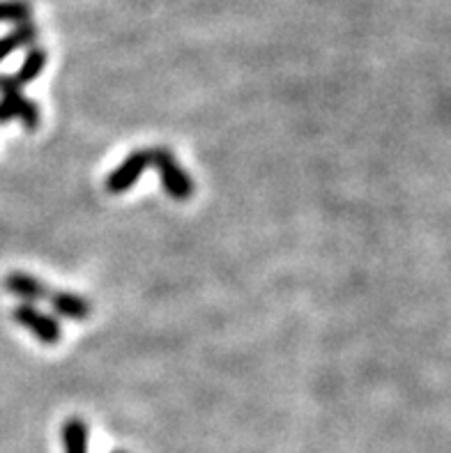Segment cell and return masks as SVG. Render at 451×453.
<instances>
[{
	"mask_svg": "<svg viewBox=\"0 0 451 453\" xmlns=\"http://www.w3.org/2000/svg\"><path fill=\"white\" fill-rule=\"evenodd\" d=\"M10 120H21L26 132H37L42 115L37 104L23 95L14 76L0 74V125Z\"/></svg>",
	"mask_w": 451,
	"mask_h": 453,
	"instance_id": "cell-1",
	"label": "cell"
},
{
	"mask_svg": "<svg viewBox=\"0 0 451 453\" xmlns=\"http://www.w3.org/2000/svg\"><path fill=\"white\" fill-rule=\"evenodd\" d=\"M150 152H152V166L154 171L159 173L161 189L166 191V196H171L173 201L177 203L189 201L196 191L194 180H191V175L180 166L177 157L173 155L166 145L150 148Z\"/></svg>",
	"mask_w": 451,
	"mask_h": 453,
	"instance_id": "cell-2",
	"label": "cell"
},
{
	"mask_svg": "<svg viewBox=\"0 0 451 453\" xmlns=\"http://www.w3.org/2000/svg\"><path fill=\"white\" fill-rule=\"evenodd\" d=\"M12 318L17 325H21L26 332H30L35 339L44 345H56L63 339V327L58 322L56 316L51 313H44L35 304H19L12 309Z\"/></svg>",
	"mask_w": 451,
	"mask_h": 453,
	"instance_id": "cell-3",
	"label": "cell"
},
{
	"mask_svg": "<svg viewBox=\"0 0 451 453\" xmlns=\"http://www.w3.org/2000/svg\"><path fill=\"white\" fill-rule=\"evenodd\" d=\"M152 166V152L150 150H134L132 155H127L125 159L109 173V178L104 182L106 191L111 196H121L129 191L138 178L144 175L148 168Z\"/></svg>",
	"mask_w": 451,
	"mask_h": 453,
	"instance_id": "cell-4",
	"label": "cell"
},
{
	"mask_svg": "<svg viewBox=\"0 0 451 453\" xmlns=\"http://www.w3.org/2000/svg\"><path fill=\"white\" fill-rule=\"evenodd\" d=\"M5 290L21 299L23 304H37L51 297V288L28 272H10L5 276Z\"/></svg>",
	"mask_w": 451,
	"mask_h": 453,
	"instance_id": "cell-5",
	"label": "cell"
},
{
	"mask_svg": "<svg viewBox=\"0 0 451 453\" xmlns=\"http://www.w3.org/2000/svg\"><path fill=\"white\" fill-rule=\"evenodd\" d=\"M46 302H51L56 316L67 318V320L81 322L90 318V302L86 297H81V295L69 293V290H51V297Z\"/></svg>",
	"mask_w": 451,
	"mask_h": 453,
	"instance_id": "cell-6",
	"label": "cell"
},
{
	"mask_svg": "<svg viewBox=\"0 0 451 453\" xmlns=\"http://www.w3.org/2000/svg\"><path fill=\"white\" fill-rule=\"evenodd\" d=\"M35 40H37V26H35L33 21L19 23V26H14V28L10 30V33L0 35V63L7 60L14 51L23 49V46H26V49L33 46Z\"/></svg>",
	"mask_w": 451,
	"mask_h": 453,
	"instance_id": "cell-7",
	"label": "cell"
},
{
	"mask_svg": "<svg viewBox=\"0 0 451 453\" xmlns=\"http://www.w3.org/2000/svg\"><path fill=\"white\" fill-rule=\"evenodd\" d=\"M65 453H88V440H90V428L81 417H69L60 428Z\"/></svg>",
	"mask_w": 451,
	"mask_h": 453,
	"instance_id": "cell-8",
	"label": "cell"
},
{
	"mask_svg": "<svg viewBox=\"0 0 451 453\" xmlns=\"http://www.w3.org/2000/svg\"><path fill=\"white\" fill-rule=\"evenodd\" d=\"M46 63H49V53H46V49H42V46L33 44L28 46V53H26V58H23L21 67H19V72L14 74V79H17L19 86H28V83H33V81L40 79V74L44 72Z\"/></svg>",
	"mask_w": 451,
	"mask_h": 453,
	"instance_id": "cell-9",
	"label": "cell"
},
{
	"mask_svg": "<svg viewBox=\"0 0 451 453\" xmlns=\"http://www.w3.org/2000/svg\"><path fill=\"white\" fill-rule=\"evenodd\" d=\"M33 17L28 0H0V23H26Z\"/></svg>",
	"mask_w": 451,
	"mask_h": 453,
	"instance_id": "cell-10",
	"label": "cell"
},
{
	"mask_svg": "<svg viewBox=\"0 0 451 453\" xmlns=\"http://www.w3.org/2000/svg\"><path fill=\"white\" fill-rule=\"evenodd\" d=\"M111 453H127V451H111Z\"/></svg>",
	"mask_w": 451,
	"mask_h": 453,
	"instance_id": "cell-11",
	"label": "cell"
}]
</instances>
